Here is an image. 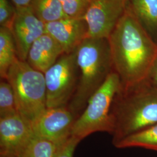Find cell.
Listing matches in <instances>:
<instances>
[{
  "label": "cell",
  "mask_w": 157,
  "mask_h": 157,
  "mask_svg": "<svg viewBox=\"0 0 157 157\" xmlns=\"http://www.w3.org/2000/svg\"><path fill=\"white\" fill-rule=\"evenodd\" d=\"M113 70L121 86L128 87L147 79L157 60V44L130 7L108 39Z\"/></svg>",
  "instance_id": "6da1fadb"
},
{
  "label": "cell",
  "mask_w": 157,
  "mask_h": 157,
  "mask_svg": "<svg viewBox=\"0 0 157 157\" xmlns=\"http://www.w3.org/2000/svg\"><path fill=\"white\" fill-rule=\"evenodd\" d=\"M111 117L113 146L129 135L157 124V90L148 79L121 86L112 102Z\"/></svg>",
  "instance_id": "7a4b0ae2"
},
{
  "label": "cell",
  "mask_w": 157,
  "mask_h": 157,
  "mask_svg": "<svg viewBox=\"0 0 157 157\" xmlns=\"http://www.w3.org/2000/svg\"><path fill=\"white\" fill-rule=\"evenodd\" d=\"M75 52L78 69V83L67 108L77 119L90 97L113 70L108 39L86 37Z\"/></svg>",
  "instance_id": "3957f363"
},
{
  "label": "cell",
  "mask_w": 157,
  "mask_h": 157,
  "mask_svg": "<svg viewBox=\"0 0 157 157\" xmlns=\"http://www.w3.org/2000/svg\"><path fill=\"white\" fill-rule=\"evenodd\" d=\"M6 80L13 90L19 114L32 126L47 108L44 74L17 58Z\"/></svg>",
  "instance_id": "277c9868"
},
{
  "label": "cell",
  "mask_w": 157,
  "mask_h": 157,
  "mask_svg": "<svg viewBox=\"0 0 157 157\" xmlns=\"http://www.w3.org/2000/svg\"><path fill=\"white\" fill-rule=\"evenodd\" d=\"M121 86L118 74L110 73L101 87L90 97L86 107L73 124L72 136L80 140L94 133L111 134V110L114 97Z\"/></svg>",
  "instance_id": "5b68a950"
},
{
  "label": "cell",
  "mask_w": 157,
  "mask_h": 157,
  "mask_svg": "<svg viewBox=\"0 0 157 157\" xmlns=\"http://www.w3.org/2000/svg\"><path fill=\"white\" fill-rule=\"evenodd\" d=\"M44 74L47 107H67L78 83V69L75 51L63 54Z\"/></svg>",
  "instance_id": "8992f818"
},
{
  "label": "cell",
  "mask_w": 157,
  "mask_h": 157,
  "mask_svg": "<svg viewBox=\"0 0 157 157\" xmlns=\"http://www.w3.org/2000/svg\"><path fill=\"white\" fill-rule=\"evenodd\" d=\"M126 0H91L83 19L87 37L108 39L126 10Z\"/></svg>",
  "instance_id": "52a82bcc"
},
{
  "label": "cell",
  "mask_w": 157,
  "mask_h": 157,
  "mask_svg": "<svg viewBox=\"0 0 157 157\" xmlns=\"http://www.w3.org/2000/svg\"><path fill=\"white\" fill-rule=\"evenodd\" d=\"M76 119L67 107L47 108L31 126L35 136L61 146L72 136Z\"/></svg>",
  "instance_id": "ba28073f"
},
{
  "label": "cell",
  "mask_w": 157,
  "mask_h": 157,
  "mask_svg": "<svg viewBox=\"0 0 157 157\" xmlns=\"http://www.w3.org/2000/svg\"><path fill=\"white\" fill-rule=\"evenodd\" d=\"M16 10L9 29L15 43L17 58L26 61L31 45L45 33V25L34 15L30 6Z\"/></svg>",
  "instance_id": "9c48e42d"
},
{
  "label": "cell",
  "mask_w": 157,
  "mask_h": 157,
  "mask_svg": "<svg viewBox=\"0 0 157 157\" xmlns=\"http://www.w3.org/2000/svg\"><path fill=\"white\" fill-rule=\"evenodd\" d=\"M34 133L19 114L0 118V157H21Z\"/></svg>",
  "instance_id": "30bf717a"
},
{
  "label": "cell",
  "mask_w": 157,
  "mask_h": 157,
  "mask_svg": "<svg viewBox=\"0 0 157 157\" xmlns=\"http://www.w3.org/2000/svg\"><path fill=\"white\" fill-rule=\"evenodd\" d=\"M45 25V33L60 44L65 54L76 50L87 36L88 27L83 18L67 17Z\"/></svg>",
  "instance_id": "8fae6325"
},
{
  "label": "cell",
  "mask_w": 157,
  "mask_h": 157,
  "mask_svg": "<svg viewBox=\"0 0 157 157\" xmlns=\"http://www.w3.org/2000/svg\"><path fill=\"white\" fill-rule=\"evenodd\" d=\"M63 54L60 44L45 33L31 45L26 61L34 69L44 73Z\"/></svg>",
  "instance_id": "7c38bea8"
},
{
  "label": "cell",
  "mask_w": 157,
  "mask_h": 157,
  "mask_svg": "<svg viewBox=\"0 0 157 157\" xmlns=\"http://www.w3.org/2000/svg\"><path fill=\"white\" fill-rule=\"evenodd\" d=\"M17 59L14 39L10 29L0 28V76L6 79L12 65Z\"/></svg>",
  "instance_id": "4fadbf2b"
},
{
  "label": "cell",
  "mask_w": 157,
  "mask_h": 157,
  "mask_svg": "<svg viewBox=\"0 0 157 157\" xmlns=\"http://www.w3.org/2000/svg\"><path fill=\"white\" fill-rule=\"evenodd\" d=\"M114 146L118 148L140 147L157 151V124L129 135Z\"/></svg>",
  "instance_id": "5bb4252c"
},
{
  "label": "cell",
  "mask_w": 157,
  "mask_h": 157,
  "mask_svg": "<svg viewBox=\"0 0 157 157\" xmlns=\"http://www.w3.org/2000/svg\"><path fill=\"white\" fill-rule=\"evenodd\" d=\"M29 6L34 15L45 25L69 17L58 0H32Z\"/></svg>",
  "instance_id": "9a60e30c"
},
{
  "label": "cell",
  "mask_w": 157,
  "mask_h": 157,
  "mask_svg": "<svg viewBox=\"0 0 157 157\" xmlns=\"http://www.w3.org/2000/svg\"><path fill=\"white\" fill-rule=\"evenodd\" d=\"M129 1L130 8L143 26L150 30H157V0H129Z\"/></svg>",
  "instance_id": "2e32d148"
},
{
  "label": "cell",
  "mask_w": 157,
  "mask_h": 157,
  "mask_svg": "<svg viewBox=\"0 0 157 157\" xmlns=\"http://www.w3.org/2000/svg\"><path fill=\"white\" fill-rule=\"evenodd\" d=\"M60 147L34 135L21 157H55Z\"/></svg>",
  "instance_id": "e0dca14e"
},
{
  "label": "cell",
  "mask_w": 157,
  "mask_h": 157,
  "mask_svg": "<svg viewBox=\"0 0 157 157\" xmlns=\"http://www.w3.org/2000/svg\"><path fill=\"white\" fill-rule=\"evenodd\" d=\"M19 114L11 85L6 79L0 82V118Z\"/></svg>",
  "instance_id": "ac0fdd59"
},
{
  "label": "cell",
  "mask_w": 157,
  "mask_h": 157,
  "mask_svg": "<svg viewBox=\"0 0 157 157\" xmlns=\"http://www.w3.org/2000/svg\"><path fill=\"white\" fill-rule=\"evenodd\" d=\"M65 14L71 18H83L91 0H58Z\"/></svg>",
  "instance_id": "d6986e66"
},
{
  "label": "cell",
  "mask_w": 157,
  "mask_h": 157,
  "mask_svg": "<svg viewBox=\"0 0 157 157\" xmlns=\"http://www.w3.org/2000/svg\"><path fill=\"white\" fill-rule=\"evenodd\" d=\"M16 8L9 0H0V25L8 28L11 26L16 13Z\"/></svg>",
  "instance_id": "ffe728a7"
},
{
  "label": "cell",
  "mask_w": 157,
  "mask_h": 157,
  "mask_svg": "<svg viewBox=\"0 0 157 157\" xmlns=\"http://www.w3.org/2000/svg\"><path fill=\"white\" fill-rule=\"evenodd\" d=\"M81 141L74 136H71L67 141L60 147L55 157H73L76 148Z\"/></svg>",
  "instance_id": "44dd1931"
},
{
  "label": "cell",
  "mask_w": 157,
  "mask_h": 157,
  "mask_svg": "<svg viewBox=\"0 0 157 157\" xmlns=\"http://www.w3.org/2000/svg\"><path fill=\"white\" fill-rule=\"evenodd\" d=\"M147 79L157 90V60Z\"/></svg>",
  "instance_id": "7402d4cb"
},
{
  "label": "cell",
  "mask_w": 157,
  "mask_h": 157,
  "mask_svg": "<svg viewBox=\"0 0 157 157\" xmlns=\"http://www.w3.org/2000/svg\"><path fill=\"white\" fill-rule=\"evenodd\" d=\"M32 0H11L15 8H22L30 6Z\"/></svg>",
  "instance_id": "603a6c76"
},
{
  "label": "cell",
  "mask_w": 157,
  "mask_h": 157,
  "mask_svg": "<svg viewBox=\"0 0 157 157\" xmlns=\"http://www.w3.org/2000/svg\"><path fill=\"white\" fill-rule=\"evenodd\" d=\"M126 2H128V0H126Z\"/></svg>",
  "instance_id": "cb8c5ba5"
}]
</instances>
